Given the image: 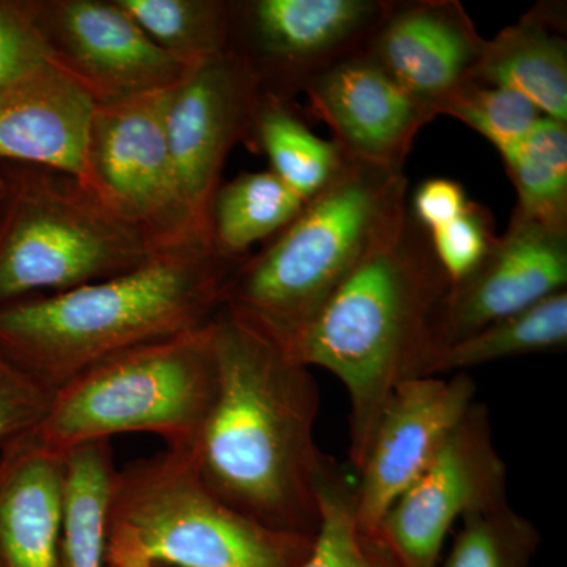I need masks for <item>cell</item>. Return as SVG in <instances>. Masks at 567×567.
<instances>
[{
    "mask_svg": "<svg viewBox=\"0 0 567 567\" xmlns=\"http://www.w3.org/2000/svg\"><path fill=\"white\" fill-rule=\"evenodd\" d=\"M486 40L454 0L394 2L363 52L421 102L440 106L475 81Z\"/></svg>",
    "mask_w": 567,
    "mask_h": 567,
    "instance_id": "cell-16",
    "label": "cell"
},
{
    "mask_svg": "<svg viewBox=\"0 0 567 567\" xmlns=\"http://www.w3.org/2000/svg\"><path fill=\"white\" fill-rule=\"evenodd\" d=\"M506 486L488 409L475 401L432 464L388 511L377 550L394 567H436L453 525L509 502Z\"/></svg>",
    "mask_w": 567,
    "mask_h": 567,
    "instance_id": "cell-10",
    "label": "cell"
},
{
    "mask_svg": "<svg viewBox=\"0 0 567 567\" xmlns=\"http://www.w3.org/2000/svg\"><path fill=\"white\" fill-rule=\"evenodd\" d=\"M451 115L481 134L502 153L533 128L543 112L513 89L470 82L440 106L439 115Z\"/></svg>",
    "mask_w": 567,
    "mask_h": 567,
    "instance_id": "cell-28",
    "label": "cell"
},
{
    "mask_svg": "<svg viewBox=\"0 0 567 567\" xmlns=\"http://www.w3.org/2000/svg\"><path fill=\"white\" fill-rule=\"evenodd\" d=\"M218 394L186 456L223 502L264 527L316 536L320 391L311 369L221 308L212 320Z\"/></svg>",
    "mask_w": 567,
    "mask_h": 567,
    "instance_id": "cell-1",
    "label": "cell"
},
{
    "mask_svg": "<svg viewBox=\"0 0 567 567\" xmlns=\"http://www.w3.org/2000/svg\"><path fill=\"white\" fill-rule=\"evenodd\" d=\"M320 527L311 554L300 567H394L358 528L354 483L333 458L319 476Z\"/></svg>",
    "mask_w": 567,
    "mask_h": 567,
    "instance_id": "cell-26",
    "label": "cell"
},
{
    "mask_svg": "<svg viewBox=\"0 0 567 567\" xmlns=\"http://www.w3.org/2000/svg\"><path fill=\"white\" fill-rule=\"evenodd\" d=\"M153 567H169V566H153Z\"/></svg>",
    "mask_w": 567,
    "mask_h": 567,
    "instance_id": "cell-34",
    "label": "cell"
},
{
    "mask_svg": "<svg viewBox=\"0 0 567 567\" xmlns=\"http://www.w3.org/2000/svg\"><path fill=\"white\" fill-rule=\"evenodd\" d=\"M249 145L270 159V171L308 203L328 185L346 162L333 141L309 130L292 102L264 95Z\"/></svg>",
    "mask_w": 567,
    "mask_h": 567,
    "instance_id": "cell-22",
    "label": "cell"
},
{
    "mask_svg": "<svg viewBox=\"0 0 567 567\" xmlns=\"http://www.w3.org/2000/svg\"><path fill=\"white\" fill-rule=\"evenodd\" d=\"M499 155L517 189L516 210L567 230V123L543 117Z\"/></svg>",
    "mask_w": 567,
    "mask_h": 567,
    "instance_id": "cell-25",
    "label": "cell"
},
{
    "mask_svg": "<svg viewBox=\"0 0 567 567\" xmlns=\"http://www.w3.org/2000/svg\"><path fill=\"white\" fill-rule=\"evenodd\" d=\"M566 286L567 230L514 210L506 233L496 237L472 274L451 282L436 306L420 371L432 354L563 292Z\"/></svg>",
    "mask_w": 567,
    "mask_h": 567,
    "instance_id": "cell-14",
    "label": "cell"
},
{
    "mask_svg": "<svg viewBox=\"0 0 567 567\" xmlns=\"http://www.w3.org/2000/svg\"><path fill=\"white\" fill-rule=\"evenodd\" d=\"M306 200L271 171L245 173L219 186L210 210L212 244L229 259L244 260L259 241L274 238Z\"/></svg>",
    "mask_w": 567,
    "mask_h": 567,
    "instance_id": "cell-21",
    "label": "cell"
},
{
    "mask_svg": "<svg viewBox=\"0 0 567 567\" xmlns=\"http://www.w3.org/2000/svg\"><path fill=\"white\" fill-rule=\"evenodd\" d=\"M462 528L436 567H532L540 533L509 502L462 518Z\"/></svg>",
    "mask_w": 567,
    "mask_h": 567,
    "instance_id": "cell-27",
    "label": "cell"
},
{
    "mask_svg": "<svg viewBox=\"0 0 567 567\" xmlns=\"http://www.w3.org/2000/svg\"><path fill=\"white\" fill-rule=\"evenodd\" d=\"M240 262L189 245L115 278L11 301L0 306V353L54 393L112 357L210 323Z\"/></svg>",
    "mask_w": 567,
    "mask_h": 567,
    "instance_id": "cell-2",
    "label": "cell"
},
{
    "mask_svg": "<svg viewBox=\"0 0 567 567\" xmlns=\"http://www.w3.org/2000/svg\"><path fill=\"white\" fill-rule=\"evenodd\" d=\"M65 454L35 440L0 453V567H63Z\"/></svg>",
    "mask_w": 567,
    "mask_h": 567,
    "instance_id": "cell-18",
    "label": "cell"
},
{
    "mask_svg": "<svg viewBox=\"0 0 567 567\" xmlns=\"http://www.w3.org/2000/svg\"><path fill=\"white\" fill-rule=\"evenodd\" d=\"M429 237L447 278L457 282L475 270L498 235H495L491 212L470 200L457 218L431 230Z\"/></svg>",
    "mask_w": 567,
    "mask_h": 567,
    "instance_id": "cell-30",
    "label": "cell"
},
{
    "mask_svg": "<svg viewBox=\"0 0 567 567\" xmlns=\"http://www.w3.org/2000/svg\"><path fill=\"white\" fill-rule=\"evenodd\" d=\"M44 61L29 0H0V87Z\"/></svg>",
    "mask_w": 567,
    "mask_h": 567,
    "instance_id": "cell-31",
    "label": "cell"
},
{
    "mask_svg": "<svg viewBox=\"0 0 567 567\" xmlns=\"http://www.w3.org/2000/svg\"><path fill=\"white\" fill-rule=\"evenodd\" d=\"M95 102L41 62L0 87V163L31 164L80 178Z\"/></svg>",
    "mask_w": 567,
    "mask_h": 567,
    "instance_id": "cell-17",
    "label": "cell"
},
{
    "mask_svg": "<svg viewBox=\"0 0 567 567\" xmlns=\"http://www.w3.org/2000/svg\"><path fill=\"white\" fill-rule=\"evenodd\" d=\"M561 7L547 3L486 40L475 81L513 89L544 117L567 123V41Z\"/></svg>",
    "mask_w": 567,
    "mask_h": 567,
    "instance_id": "cell-19",
    "label": "cell"
},
{
    "mask_svg": "<svg viewBox=\"0 0 567 567\" xmlns=\"http://www.w3.org/2000/svg\"><path fill=\"white\" fill-rule=\"evenodd\" d=\"M218 394L212 322L93 365L52 393L35 442L69 454L89 443L148 432L188 454Z\"/></svg>",
    "mask_w": 567,
    "mask_h": 567,
    "instance_id": "cell-6",
    "label": "cell"
},
{
    "mask_svg": "<svg viewBox=\"0 0 567 567\" xmlns=\"http://www.w3.org/2000/svg\"><path fill=\"white\" fill-rule=\"evenodd\" d=\"M262 100L259 81L229 50L186 71L167 91L164 123L183 199L210 240L212 204L224 166L235 145L249 144Z\"/></svg>",
    "mask_w": 567,
    "mask_h": 567,
    "instance_id": "cell-12",
    "label": "cell"
},
{
    "mask_svg": "<svg viewBox=\"0 0 567 567\" xmlns=\"http://www.w3.org/2000/svg\"><path fill=\"white\" fill-rule=\"evenodd\" d=\"M303 92L347 158L386 169L404 167L417 133L436 115L364 54L317 74Z\"/></svg>",
    "mask_w": 567,
    "mask_h": 567,
    "instance_id": "cell-15",
    "label": "cell"
},
{
    "mask_svg": "<svg viewBox=\"0 0 567 567\" xmlns=\"http://www.w3.org/2000/svg\"><path fill=\"white\" fill-rule=\"evenodd\" d=\"M468 203L461 183L450 178H431L417 186L412 204L409 205L413 218L431 233L457 218Z\"/></svg>",
    "mask_w": 567,
    "mask_h": 567,
    "instance_id": "cell-32",
    "label": "cell"
},
{
    "mask_svg": "<svg viewBox=\"0 0 567 567\" xmlns=\"http://www.w3.org/2000/svg\"><path fill=\"white\" fill-rule=\"evenodd\" d=\"M63 567H106V509L117 466L111 442L65 454Z\"/></svg>",
    "mask_w": 567,
    "mask_h": 567,
    "instance_id": "cell-23",
    "label": "cell"
},
{
    "mask_svg": "<svg viewBox=\"0 0 567 567\" xmlns=\"http://www.w3.org/2000/svg\"><path fill=\"white\" fill-rule=\"evenodd\" d=\"M44 61L95 104L173 89L185 66L156 47L118 0H29Z\"/></svg>",
    "mask_w": 567,
    "mask_h": 567,
    "instance_id": "cell-11",
    "label": "cell"
},
{
    "mask_svg": "<svg viewBox=\"0 0 567 567\" xmlns=\"http://www.w3.org/2000/svg\"><path fill=\"white\" fill-rule=\"evenodd\" d=\"M51 401L52 391L0 353V453L35 439Z\"/></svg>",
    "mask_w": 567,
    "mask_h": 567,
    "instance_id": "cell-29",
    "label": "cell"
},
{
    "mask_svg": "<svg viewBox=\"0 0 567 567\" xmlns=\"http://www.w3.org/2000/svg\"><path fill=\"white\" fill-rule=\"evenodd\" d=\"M315 537L238 513L177 451L137 458L112 481L106 567H300Z\"/></svg>",
    "mask_w": 567,
    "mask_h": 567,
    "instance_id": "cell-5",
    "label": "cell"
},
{
    "mask_svg": "<svg viewBox=\"0 0 567 567\" xmlns=\"http://www.w3.org/2000/svg\"><path fill=\"white\" fill-rule=\"evenodd\" d=\"M10 182L7 175L6 166L0 163V227H2L3 218H6L7 205H9Z\"/></svg>",
    "mask_w": 567,
    "mask_h": 567,
    "instance_id": "cell-33",
    "label": "cell"
},
{
    "mask_svg": "<svg viewBox=\"0 0 567 567\" xmlns=\"http://www.w3.org/2000/svg\"><path fill=\"white\" fill-rule=\"evenodd\" d=\"M3 166L10 197L0 227V306L115 278L164 252L74 175Z\"/></svg>",
    "mask_w": 567,
    "mask_h": 567,
    "instance_id": "cell-7",
    "label": "cell"
},
{
    "mask_svg": "<svg viewBox=\"0 0 567 567\" xmlns=\"http://www.w3.org/2000/svg\"><path fill=\"white\" fill-rule=\"evenodd\" d=\"M166 95L95 104L78 181L159 251L213 245L183 199L164 123Z\"/></svg>",
    "mask_w": 567,
    "mask_h": 567,
    "instance_id": "cell-8",
    "label": "cell"
},
{
    "mask_svg": "<svg viewBox=\"0 0 567 567\" xmlns=\"http://www.w3.org/2000/svg\"><path fill=\"white\" fill-rule=\"evenodd\" d=\"M404 171L346 156L333 181L235 268L223 308L281 346L311 322L410 212Z\"/></svg>",
    "mask_w": 567,
    "mask_h": 567,
    "instance_id": "cell-4",
    "label": "cell"
},
{
    "mask_svg": "<svg viewBox=\"0 0 567 567\" xmlns=\"http://www.w3.org/2000/svg\"><path fill=\"white\" fill-rule=\"evenodd\" d=\"M450 286L427 230L409 212L398 233L354 268L319 315L276 346L290 360L341 380L350 399L354 472L395 386L417 375L432 317Z\"/></svg>",
    "mask_w": 567,
    "mask_h": 567,
    "instance_id": "cell-3",
    "label": "cell"
},
{
    "mask_svg": "<svg viewBox=\"0 0 567 567\" xmlns=\"http://www.w3.org/2000/svg\"><path fill=\"white\" fill-rule=\"evenodd\" d=\"M394 2L237 0L229 2V51L264 95L292 102L317 74L363 54Z\"/></svg>",
    "mask_w": 567,
    "mask_h": 567,
    "instance_id": "cell-9",
    "label": "cell"
},
{
    "mask_svg": "<svg viewBox=\"0 0 567 567\" xmlns=\"http://www.w3.org/2000/svg\"><path fill=\"white\" fill-rule=\"evenodd\" d=\"M566 346L567 292L563 290L432 354L417 377L457 374L507 358L557 352Z\"/></svg>",
    "mask_w": 567,
    "mask_h": 567,
    "instance_id": "cell-20",
    "label": "cell"
},
{
    "mask_svg": "<svg viewBox=\"0 0 567 567\" xmlns=\"http://www.w3.org/2000/svg\"><path fill=\"white\" fill-rule=\"evenodd\" d=\"M148 39L186 70L229 50L227 0H118Z\"/></svg>",
    "mask_w": 567,
    "mask_h": 567,
    "instance_id": "cell-24",
    "label": "cell"
},
{
    "mask_svg": "<svg viewBox=\"0 0 567 567\" xmlns=\"http://www.w3.org/2000/svg\"><path fill=\"white\" fill-rule=\"evenodd\" d=\"M475 398L466 372L413 377L395 386L354 483V516L369 544L375 547L388 511L432 464Z\"/></svg>",
    "mask_w": 567,
    "mask_h": 567,
    "instance_id": "cell-13",
    "label": "cell"
}]
</instances>
